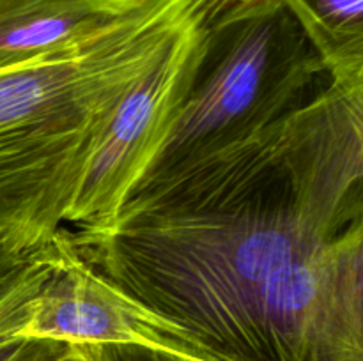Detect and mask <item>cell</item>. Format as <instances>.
<instances>
[{"label":"cell","mask_w":363,"mask_h":361,"mask_svg":"<svg viewBox=\"0 0 363 361\" xmlns=\"http://www.w3.org/2000/svg\"><path fill=\"white\" fill-rule=\"evenodd\" d=\"M213 13L181 32L112 110L67 212L66 223L77 229L74 234L112 230L128 198L155 165L194 87Z\"/></svg>","instance_id":"5"},{"label":"cell","mask_w":363,"mask_h":361,"mask_svg":"<svg viewBox=\"0 0 363 361\" xmlns=\"http://www.w3.org/2000/svg\"><path fill=\"white\" fill-rule=\"evenodd\" d=\"M0 338L53 340L67 345L135 343L220 361L186 329L101 275L66 229L32 251L0 299Z\"/></svg>","instance_id":"4"},{"label":"cell","mask_w":363,"mask_h":361,"mask_svg":"<svg viewBox=\"0 0 363 361\" xmlns=\"http://www.w3.org/2000/svg\"><path fill=\"white\" fill-rule=\"evenodd\" d=\"M110 282L220 361H311L323 237L272 173L204 207L71 232Z\"/></svg>","instance_id":"1"},{"label":"cell","mask_w":363,"mask_h":361,"mask_svg":"<svg viewBox=\"0 0 363 361\" xmlns=\"http://www.w3.org/2000/svg\"><path fill=\"white\" fill-rule=\"evenodd\" d=\"M311 361H363V211L323 250Z\"/></svg>","instance_id":"7"},{"label":"cell","mask_w":363,"mask_h":361,"mask_svg":"<svg viewBox=\"0 0 363 361\" xmlns=\"http://www.w3.org/2000/svg\"><path fill=\"white\" fill-rule=\"evenodd\" d=\"M300 214L332 239L363 211V74L330 80L264 142Z\"/></svg>","instance_id":"6"},{"label":"cell","mask_w":363,"mask_h":361,"mask_svg":"<svg viewBox=\"0 0 363 361\" xmlns=\"http://www.w3.org/2000/svg\"><path fill=\"white\" fill-rule=\"evenodd\" d=\"M321 59L330 80L363 74V0H279Z\"/></svg>","instance_id":"9"},{"label":"cell","mask_w":363,"mask_h":361,"mask_svg":"<svg viewBox=\"0 0 363 361\" xmlns=\"http://www.w3.org/2000/svg\"><path fill=\"white\" fill-rule=\"evenodd\" d=\"M325 73L279 0H225L206 25L204 55L179 120L133 193L261 147Z\"/></svg>","instance_id":"3"},{"label":"cell","mask_w":363,"mask_h":361,"mask_svg":"<svg viewBox=\"0 0 363 361\" xmlns=\"http://www.w3.org/2000/svg\"><path fill=\"white\" fill-rule=\"evenodd\" d=\"M225 0H144L85 38L0 69V241L32 251L64 229L119 99Z\"/></svg>","instance_id":"2"},{"label":"cell","mask_w":363,"mask_h":361,"mask_svg":"<svg viewBox=\"0 0 363 361\" xmlns=\"http://www.w3.org/2000/svg\"><path fill=\"white\" fill-rule=\"evenodd\" d=\"M67 361H73V360H67Z\"/></svg>","instance_id":"13"},{"label":"cell","mask_w":363,"mask_h":361,"mask_svg":"<svg viewBox=\"0 0 363 361\" xmlns=\"http://www.w3.org/2000/svg\"><path fill=\"white\" fill-rule=\"evenodd\" d=\"M32 251L13 250V248L0 241V299L14 285Z\"/></svg>","instance_id":"12"},{"label":"cell","mask_w":363,"mask_h":361,"mask_svg":"<svg viewBox=\"0 0 363 361\" xmlns=\"http://www.w3.org/2000/svg\"><path fill=\"white\" fill-rule=\"evenodd\" d=\"M71 345L53 340L0 338V361H67Z\"/></svg>","instance_id":"11"},{"label":"cell","mask_w":363,"mask_h":361,"mask_svg":"<svg viewBox=\"0 0 363 361\" xmlns=\"http://www.w3.org/2000/svg\"><path fill=\"white\" fill-rule=\"evenodd\" d=\"M73 361H201L188 356L151 349L135 343H101V345H71Z\"/></svg>","instance_id":"10"},{"label":"cell","mask_w":363,"mask_h":361,"mask_svg":"<svg viewBox=\"0 0 363 361\" xmlns=\"http://www.w3.org/2000/svg\"><path fill=\"white\" fill-rule=\"evenodd\" d=\"M144 0H0V69L85 38Z\"/></svg>","instance_id":"8"}]
</instances>
